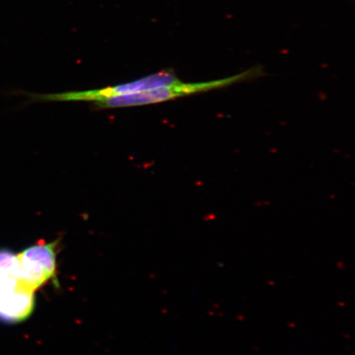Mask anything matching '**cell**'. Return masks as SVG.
I'll return each instance as SVG.
<instances>
[{"mask_svg":"<svg viewBox=\"0 0 355 355\" xmlns=\"http://www.w3.org/2000/svg\"><path fill=\"white\" fill-rule=\"evenodd\" d=\"M180 80L172 70H163L161 72L149 75L135 82L121 84V85L96 89L84 92H69L55 93V94H33V93L19 92L17 94L25 95L34 101H92L96 102L110 97L130 94L150 89L173 85Z\"/></svg>","mask_w":355,"mask_h":355,"instance_id":"cell-3","label":"cell"},{"mask_svg":"<svg viewBox=\"0 0 355 355\" xmlns=\"http://www.w3.org/2000/svg\"><path fill=\"white\" fill-rule=\"evenodd\" d=\"M34 291L21 281L17 254L0 250V321L17 323L33 313Z\"/></svg>","mask_w":355,"mask_h":355,"instance_id":"cell-2","label":"cell"},{"mask_svg":"<svg viewBox=\"0 0 355 355\" xmlns=\"http://www.w3.org/2000/svg\"><path fill=\"white\" fill-rule=\"evenodd\" d=\"M55 248L56 243H37L17 254L19 277L34 292L55 276Z\"/></svg>","mask_w":355,"mask_h":355,"instance_id":"cell-4","label":"cell"},{"mask_svg":"<svg viewBox=\"0 0 355 355\" xmlns=\"http://www.w3.org/2000/svg\"><path fill=\"white\" fill-rule=\"evenodd\" d=\"M257 78V71L252 68L234 76L213 80V81L186 83L181 80L173 85L162 87L130 94L121 95L94 102L95 105L102 109L130 107V106L161 103L180 97L198 93L209 92L223 88L233 84Z\"/></svg>","mask_w":355,"mask_h":355,"instance_id":"cell-1","label":"cell"}]
</instances>
